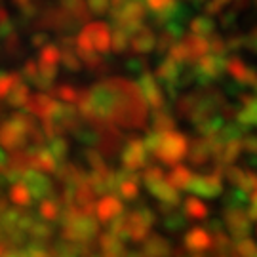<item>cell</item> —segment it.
Segmentation results:
<instances>
[{"label": "cell", "instance_id": "cell-1", "mask_svg": "<svg viewBox=\"0 0 257 257\" xmlns=\"http://www.w3.org/2000/svg\"><path fill=\"white\" fill-rule=\"evenodd\" d=\"M80 54H95V52H105L109 48V31L105 25L93 23L90 27L84 29L82 37L78 40Z\"/></svg>", "mask_w": 257, "mask_h": 257}, {"label": "cell", "instance_id": "cell-2", "mask_svg": "<svg viewBox=\"0 0 257 257\" xmlns=\"http://www.w3.org/2000/svg\"><path fill=\"white\" fill-rule=\"evenodd\" d=\"M225 71L244 88H249L251 92L257 93V71L253 67H249L246 61H242L238 55H232L227 59Z\"/></svg>", "mask_w": 257, "mask_h": 257}, {"label": "cell", "instance_id": "cell-3", "mask_svg": "<svg viewBox=\"0 0 257 257\" xmlns=\"http://www.w3.org/2000/svg\"><path fill=\"white\" fill-rule=\"evenodd\" d=\"M238 109H236V122L248 130L257 128V93L244 92L238 97Z\"/></svg>", "mask_w": 257, "mask_h": 257}, {"label": "cell", "instance_id": "cell-4", "mask_svg": "<svg viewBox=\"0 0 257 257\" xmlns=\"http://www.w3.org/2000/svg\"><path fill=\"white\" fill-rule=\"evenodd\" d=\"M225 65H227V59L223 55L206 54L196 61V74L204 80H213L221 76V73L225 71Z\"/></svg>", "mask_w": 257, "mask_h": 257}, {"label": "cell", "instance_id": "cell-5", "mask_svg": "<svg viewBox=\"0 0 257 257\" xmlns=\"http://www.w3.org/2000/svg\"><path fill=\"white\" fill-rule=\"evenodd\" d=\"M227 227H229V230L238 240L249 236L253 223L248 217L246 208H234V210H230L229 215H227Z\"/></svg>", "mask_w": 257, "mask_h": 257}, {"label": "cell", "instance_id": "cell-6", "mask_svg": "<svg viewBox=\"0 0 257 257\" xmlns=\"http://www.w3.org/2000/svg\"><path fill=\"white\" fill-rule=\"evenodd\" d=\"M130 44L138 54H147L155 48V37L149 29H141L138 33H134V38H130Z\"/></svg>", "mask_w": 257, "mask_h": 257}, {"label": "cell", "instance_id": "cell-7", "mask_svg": "<svg viewBox=\"0 0 257 257\" xmlns=\"http://www.w3.org/2000/svg\"><path fill=\"white\" fill-rule=\"evenodd\" d=\"M191 33H193V35H198V37L210 38V37H213V33H215V23H213V19L208 18V16L196 18V19H193V23H191Z\"/></svg>", "mask_w": 257, "mask_h": 257}, {"label": "cell", "instance_id": "cell-8", "mask_svg": "<svg viewBox=\"0 0 257 257\" xmlns=\"http://www.w3.org/2000/svg\"><path fill=\"white\" fill-rule=\"evenodd\" d=\"M236 253L238 257H257V240L251 236L240 238L236 244Z\"/></svg>", "mask_w": 257, "mask_h": 257}, {"label": "cell", "instance_id": "cell-9", "mask_svg": "<svg viewBox=\"0 0 257 257\" xmlns=\"http://www.w3.org/2000/svg\"><path fill=\"white\" fill-rule=\"evenodd\" d=\"M242 147H244V153L257 156V134H246L242 139Z\"/></svg>", "mask_w": 257, "mask_h": 257}, {"label": "cell", "instance_id": "cell-10", "mask_svg": "<svg viewBox=\"0 0 257 257\" xmlns=\"http://www.w3.org/2000/svg\"><path fill=\"white\" fill-rule=\"evenodd\" d=\"M246 211H248V217L251 219V223H257V189L249 194L248 208H246Z\"/></svg>", "mask_w": 257, "mask_h": 257}, {"label": "cell", "instance_id": "cell-11", "mask_svg": "<svg viewBox=\"0 0 257 257\" xmlns=\"http://www.w3.org/2000/svg\"><path fill=\"white\" fill-rule=\"evenodd\" d=\"M251 2H253V0H232V2H230V12H232L234 16L240 14V12H246Z\"/></svg>", "mask_w": 257, "mask_h": 257}, {"label": "cell", "instance_id": "cell-12", "mask_svg": "<svg viewBox=\"0 0 257 257\" xmlns=\"http://www.w3.org/2000/svg\"><path fill=\"white\" fill-rule=\"evenodd\" d=\"M246 48H248L249 52L257 54V27H253L246 35Z\"/></svg>", "mask_w": 257, "mask_h": 257}, {"label": "cell", "instance_id": "cell-13", "mask_svg": "<svg viewBox=\"0 0 257 257\" xmlns=\"http://www.w3.org/2000/svg\"><path fill=\"white\" fill-rule=\"evenodd\" d=\"M88 4H90V8L95 12V14H101L107 10L109 6V0H88Z\"/></svg>", "mask_w": 257, "mask_h": 257}, {"label": "cell", "instance_id": "cell-14", "mask_svg": "<svg viewBox=\"0 0 257 257\" xmlns=\"http://www.w3.org/2000/svg\"><path fill=\"white\" fill-rule=\"evenodd\" d=\"M217 2H221V4H223V6H227V4H230V2H232V0H217Z\"/></svg>", "mask_w": 257, "mask_h": 257}, {"label": "cell", "instance_id": "cell-15", "mask_svg": "<svg viewBox=\"0 0 257 257\" xmlns=\"http://www.w3.org/2000/svg\"><path fill=\"white\" fill-rule=\"evenodd\" d=\"M253 170L257 172V156H253Z\"/></svg>", "mask_w": 257, "mask_h": 257}, {"label": "cell", "instance_id": "cell-16", "mask_svg": "<svg viewBox=\"0 0 257 257\" xmlns=\"http://www.w3.org/2000/svg\"><path fill=\"white\" fill-rule=\"evenodd\" d=\"M194 2H206V0H194Z\"/></svg>", "mask_w": 257, "mask_h": 257}, {"label": "cell", "instance_id": "cell-17", "mask_svg": "<svg viewBox=\"0 0 257 257\" xmlns=\"http://www.w3.org/2000/svg\"><path fill=\"white\" fill-rule=\"evenodd\" d=\"M253 2H255V4H257V0H253Z\"/></svg>", "mask_w": 257, "mask_h": 257}, {"label": "cell", "instance_id": "cell-18", "mask_svg": "<svg viewBox=\"0 0 257 257\" xmlns=\"http://www.w3.org/2000/svg\"><path fill=\"white\" fill-rule=\"evenodd\" d=\"M255 232H257V227H255Z\"/></svg>", "mask_w": 257, "mask_h": 257}]
</instances>
